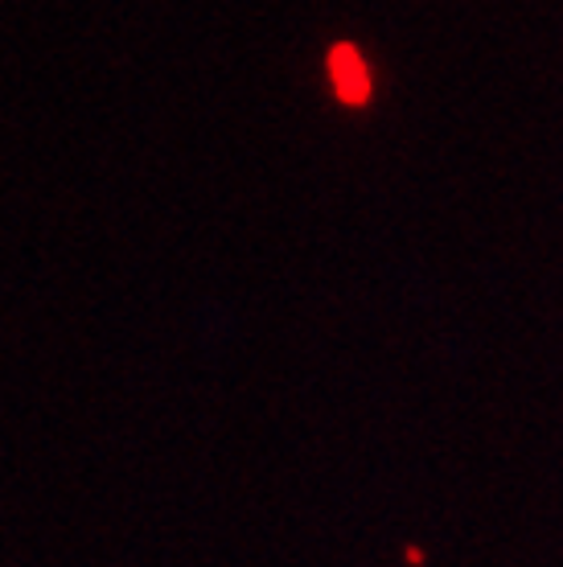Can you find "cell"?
<instances>
[{"instance_id":"obj_1","label":"cell","mask_w":563,"mask_h":567,"mask_svg":"<svg viewBox=\"0 0 563 567\" xmlns=\"http://www.w3.org/2000/svg\"><path fill=\"white\" fill-rule=\"evenodd\" d=\"M329 74H334V86H338V95L346 103H362L370 95V74L362 66V58H358V50H350V45H338L329 54Z\"/></svg>"}]
</instances>
